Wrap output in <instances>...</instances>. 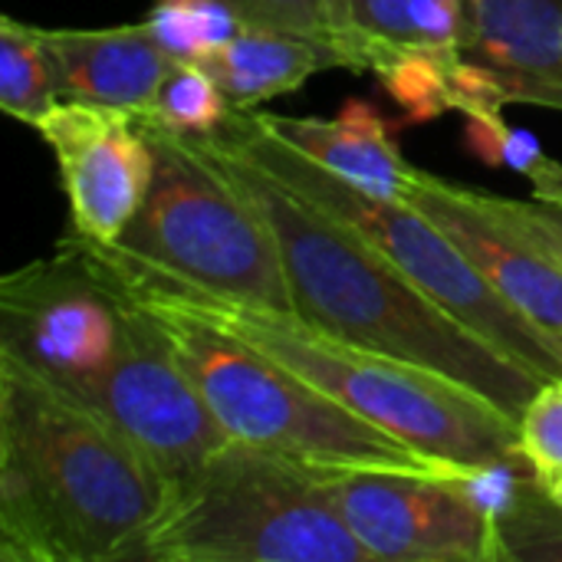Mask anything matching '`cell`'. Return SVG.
<instances>
[{
    "label": "cell",
    "mask_w": 562,
    "mask_h": 562,
    "mask_svg": "<svg viewBox=\"0 0 562 562\" xmlns=\"http://www.w3.org/2000/svg\"><path fill=\"white\" fill-rule=\"evenodd\" d=\"M165 504V481L112 422L0 352V560H135Z\"/></svg>",
    "instance_id": "obj_1"
},
{
    "label": "cell",
    "mask_w": 562,
    "mask_h": 562,
    "mask_svg": "<svg viewBox=\"0 0 562 562\" xmlns=\"http://www.w3.org/2000/svg\"><path fill=\"white\" fill-rule=\"evenodd\" d=\"M191 138L273 231L296 316L349 346L441 372L520 422L543 385L537 372L458 323L359 231L290 191L263 165L221 145L214 135Z\"/></svg>",
    "instance_id": "obj_2"
},
{
    "label": "cell",
    "mask_w": 562,
    "mask_h": 562,
    "mask_svg": "<svg viewBox=\"0 0 562 562\" xmlns=\"http://www.w3.org/2000/svg\"><path fill=\"white\" fill-rule=\"evenodd\" d=\"M115 273L155 293L158 300L260 349L323 395L336 398L339 405L379 425L382 431L405 441L425 458L458 468H530L520 451L517 422L491 398L441 372L349 346L296 313L234 303L161 277H135L122 270Z\"/></svg>",
    "instance_id": "obj_3"
},
{
    "label": "cell",
    "mask_w": 562,
    "mask_h": 562,
    "mask_svg": "<svg viewBox=\"0 0 562 562\" xmlns=\"http://www.w3.org/2000/svg\"><path fill=\"white\" fill-rule=\"evenodd\" d=\"M135 122L155 151L148 198L119 240H86L89 250L122 273L161 277L234 303L296 313L277 237L250 198L191 135L145 115Z\"/></svg>",
    "instance_id": "obj_4"
},
{
    "label": "cell",
    "mask_w": 562,
    "mask_h": 562,
    "mask_svg": "<svg viewBox=\"0 0 562 562\" xmlns=\"http://www.w3.org/2000/svg\"><path fill=\"white\" fill-rule=\"evenodd\" d=\"M135 560L372 562L313 464L231 438L165 504Z\"/></svg>",
    "instance_id": "obj_5"
},
{
    "label": "cell",
    "mask_w": 562,
    "mask_h": 562,
    "mask_svg": "<svg viewBox=\"0 0 562 562\" xmlns=\"http://www.w3.org/2000/svg\"><path fill=\"white\" fill-rule=\"evenodd\" d=\"M109 277L161 326L184 372L194 379L204 402L231 438L280 451L313 468H385L431 474L458 468L418 454L405 441L359 418L356 412L323 395L260 349L234 339L231 333L158 300L115 270H109Z\"/></svg>",
    "instance_id": "obj_6"
},
{
    "label": "cell",
    "mask_w": 562,
    "mask_h": 562,
    "mask_svg": "<svg viewBox=\"0 0 562 562\" xmlns=\"http://www.w3.org/2000/svg\"><path fill=\"white\" fill-rule=\"evenodd\" d=\"M221 145L254 158L290 191L339 217L359 231L375 250H382L415 286H422L441 310L477 333L507 359L537 372L543 382L562 375V346L520 316L477 270V263L415 204L366 194L319 161L296 151L277 132H270L257 109H231L227 119L207 132Z\"/></svg>",
    "instance_id": "obj_7"
},
{
    "label": "cell",
    "mask_w": 562,
    "mask_h": 562,
    "mask_svg": "<svg viewBox=\"0 0 562 562\" xmlns=\"http://www.w3.org/2000/svg\"><path fill=\"white\" fill-rule=\"evenodd\" d=\"M125 329V293L76 234L0 280V352L72 395L115 362Z\"/></svg>",
    "instance_id": "obj_8"
},
{
    "label": "cell",
    "mask_w": 562,
    "mask_h": 562,
    "mask_svg": "<svg viewBox=\"0 0 562 562\" xmlns=\"http://www.w3.org/2000/svg\"><path fill=\"white\" fill-rule=\"evenodd\" d=\"M79 398L142 451L168 497L231 441L161 326L135 300H128V329L115 362Z\"/></svg>",
    "instance_id": "obj_9"
},
{
    "label": "cell",
    "mask_w": 562,
    "mask_h": 562,
    "mask_svg": "<svg viewBox=\"0 0 562 562\" xmlns=\"http://www.w3.org/2000/svg\"><path fill=\"white\" fill-rule=\"evenodd\" d=\"M336 510L372 562H507L501 527L451 481V471L316 468Z\"/></svg>",
    "instance_id": "obj_10"
},
{
    "label": "cell",
    "mask_w": 562,
    "mask_h": 562,
    "mask_svg": "<svg viewBox=\"0 0 562 562\" xmlns=\"http://www.w3.org/2000/svg\"><path fill=\"white\" fill-rule=\"evenodd\" d=\"M405 204L451 234L487 283L562 346V234L533 201L497 198L418 168Z\"/></svg>",
    "instance_id": "obj_11"
},
{
    "label": "cell",
    "mask_w": 562,
    "mask_h": 562,
    "mask_svg": "<svg viewBox=\"0 0 562 562\" xmlns=\"http://www.w3.org/2000/svg\"><path fill=\"white\" fill-rule=\"evenodd\" d=\"M56 155L69 201L72 234L92 244H112L142 211L155 151L125 109L56 102L36 125Z\"/></svg>",
    "instance_id": "obj_12"
},
{
    "label": "cell",
    "mask_w": 562,
    "mask_h": 562,
    "mask_svg": "<svg viewBox=\"0 0 562 562\" xmlns=\"http://www.w3.org/2000/svg\"><path fill=\"white\" fill-rule=\"evenodd\" d=\"M36 33L46 49L59 102H89L142 115L178 63L145 23L109 30L36 26Z\"/></svg>",
    "instance_id": "obj_13"
},
{
    "label": "cell",
    "mask_w": 562,
    "mask_h": 562,
    "mask_svg": "<svg viewBox=\"0 0 562 562\" xmlns=\"http://www.w3.org/2000/svg\"><path fill=\"white\" fill-rule=\"evenodd\" d=\"M464 56L501 76L507 105L562 109V0H471Z\"/></svg>",
    "instance_id": "obj_14"
},
{
    "label": "cell",
    "mask_w": 562,
    "mask_h": 562,
    "mask_svg": "<svg viewBox=\"0 0 562 562\" xmlns=\"http://www.w3.org/2000/svg\"><path fill=\"white\" fill-rule=\"evenodd\" d=\"M260 122L290 142L306 158L319 161L326 171L346 184L389 198L408 201L418 168L402 155L392 122L366 99H349L336 119H306V115H273L257 112Z\"/></svg>",
    "instance_id": "obj_15"
},
{
    "label": "cell",
    "mask_w": 562,
    "mask_h": 562,
    "mask_svg": "<svg viewBox=\"0 0 562 562\" xmlns=\"http://www.w3.org/2000/svg\"><path fill=\"white\" fill-rule=\"evenodd\" d=\"M198 66L207 69L231 109H257L267 99L296 92L319 69H349L336 43L263 26H244L234 40L198 59Z\"/></svg>",
    "instance_id": "obj_16"
},
{
    "label": "cell",
    "mask_w": 562,
    "mask_h": 562,
    "mask_svg": "<svg viewBox=\"0 0 562 562\" xmlns=\"http://www.w3.org/2000/svg\"><path fill=\"white\" fill-rule=\"evenodd\" d=\"M471 0H352V69H379L402 53L464 56Z\"/></svg>",
    "instance_id": "obj_17"
},
{
    "label": "cell",
    "mask_w": 562,
    "mask_h": 562,
    "mask_svg": "<svg viewBox=\"0 0 562 562\" xmlns=\"http://www.w3.org/2000/svg\"><path fill=\"white\" fill-rule=\"evenodd\" d=\"M59 102L46 49L36 26L16 16H0V109L3 115L40 125V119Z\"/></svg>",
    "instance_id": "obj_18"
},
{
    "label": "cell",
    "mask_w": 562,
    "mask_h": 562,
    "mask_svg": "<svg viewBox=\"0 0 562 562\" xmlns=\"http://www.w3.org/2000/svg\"><path fill=\"white\" fill-rule=\"evenodd\" d=\"M464 142L468 151L484 165L527 178L540 201H562V165L543 151L537 135L507 125L501 109L464 112Z\"/></svg>",
    "instance_id": "obj_19"
},
{
    "label": "cell",
    "mask_w": 562,
    "mask_h": 562,
    "mask_svg": "<svg viewBox=\"0 0 562 562\" xmlns=\"http://www.w3.org/2000/svg\"><path fill=\"white\" fill-rule=\"evenodd\" d=\"M145 26L178 63H198L247 23L224 0H158Z\"/></svg>",
    "instance_id": "obj_20"
},
{
    "label": "cell",
    "mask_w": 562,
    "mask_h": 562,
    "mask_svg": "<svg viewBox=\"0 0 562 562\" xmlns=\"http://www.w3.org/2000/svg\"><path fill=\"white\" fill-rule=\"evenodd\" d=\"M227 112L231 102L224 99V92L217 89L204 66L175 63L155 102L142 115L181 135H207L227 119Z\"/></svg>",
    "instance_id": "obj_21"
},
{
    "label": "cell",
    "mask_w": 562,
    "mask_h": 562,
    "mask_svg": "<svg viewBox=\"0 0 562 562\" xmlns=\"http://www.w3.org/2000/svg\"><path fill=\"white\" fill-rule=\"evenodd\" d=\"M458 59L435 56V53H402L389 59L385 66H379L375 76L382 89L405 109V122L422 125V122H435L438 115L451 109L448 69Z\"/></svg>",
    "instance_id": "obj_22"
},
{
    "label": "cell",
    "mask_w": 562,
    "mask_h": 562,
    "mask_svg": "<svg viewBox=\"0 0 562 562\" xmlns=\"http://www.w3.org/2000/svg\"><path fill=\"white\" fill-rule=\"evenodd\" d=\"M517 431L520 451L540 487L550 497L562 494V375L537 389L517 422Z\"/></svg>",
    "instance_id": "obj_23"
},
{
    "label": "cell",
    "mask_w": 562,
    "mask_h": 562,
    "mask_svg": "<svg viewBox=\"0 0 562 562\" xmlns=\"http://www.w3.org/2000/svg\"><path fill=\"white\" fill-rule=\"evenodd\" d=\"M224 3L247 26H263V30H280V33H300V36L326 40V43H336L339 46V33H336V23H333L329 0H224Z\"/></svg>",
    "instance_id": "obj_24"
},
{
    "label": "cell",
    "mask_w": 562,
    "mask_h": 562,
    "mask_svg": "<svg viewBox=\"0 0 562 562\" xmlns=\"http://www.w3.org/2000/svg\"><path fill=\"white\" fill-rule=\"evenodd\" d=\"M562 562V520L553 527V530H547V533H540L537 540H530V543H524L517 553H514V562Z\"/></svg>",
    "instance_id": "obj_25"
},
{
    "label": "cell",
    "mask_w": 562,
    "mask_h": 562,
    "mask_svg": "<svg viewBox=\"0 0 562 562\" xmlns=\"http://www.w3.org/2000/svg\"><path fill=\"white\" fill-rule=\"evenodd\" d=\"M329 7H333V23H336V33H339V46L346 49L349 69H352V49H349V16H352V0H329Z\"/></svg>",
    "instance_id": "obj_26"
},
{
    "label": "cell",
    "mask_w": 562,
    "mask_h": 562,
    "mask_svg": "<svg viewBox=\"0 0 562 562\" xmlns=\"http://www.w3.org/2000/svg\"><path fill=\"white\" fill-rule=\"evenodd\" d=\"M533 207L540 211V217H543L547 224H553L562 234V201H540V198H537Z\"/></svg>",
    "instance_id": "obj_27"
},
{
    "label": "cell",
    "mask_w": 562,
    "mask_h": 562,
    "mask_svg": "<svg viewBox=\"0 0 562 562\" xmlns=\"http://www.w3.org/2000/svg\"><path fill=\"white\" fill-rule=\"evenodd\" d=\"M553 501H557V504H560V507H562V494H557V497H553Z\"/></svg>",
    "instance_id": "obj_28"
}]
</instances>
